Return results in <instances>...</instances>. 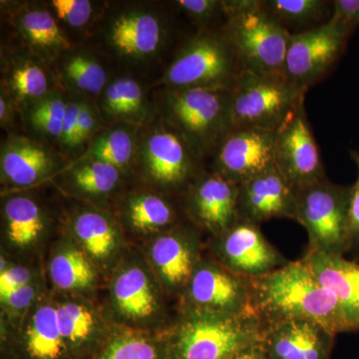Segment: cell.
I'll return each mask as SVG.
<instances>
[{
    "label": "cell",
    "mask_w": 359,
    "mask_h": 359,
    "mask_svg": "<svg viewBox=\"0 0 359 359\" xmlns=\"http://www.w3.org/2000/svg\"><path fill=\"white\" fill-rule=\"evenodd\" d=\"M1 172L16 186H30L53 171L56 158L49 149L25 137H11L2 145Z\"/></svg>",
    "instance_id": "cell-18"
},
{
    "label": "cell",
    "mask_w": 359,
    "mask_h": 359,
    "mask_svg": "<svg viewBox=\"0 0 359 359\" xmlns=\"http://www.w3.org/2000/svg\"><path fill=\"white\" fill-rule=\"evenodd\" d=\"M231 359H268L264 351L263 340L255 342L240 351Z\"/></svg>",
    "instance_id": "cell-45"
},
{
    "label": "cell",
    "mask_w": 359,
    "mask_h": 359,
    "mask_svg": "<svg viewBox=\"0 0 359 359\" xmlns=\"http://www.w3.org/2000/svg\"><path fill=\"white\" fill-rule=\"evenodd\" d=\"M308 90L290 83L283 75L243 71L230 89L233 129L276 131L299 104Z\"/></svg>",
    "instance_id": "cell-6"
},
{
    "label": "cell",
    "mask_w": 359,
    "mask_h": 359,
    "mask_svg": "<svg viewBox=\"0 0 359 359\" xmlns=\"http://www.w3.org/2000/svg\"><path fill=\"white\" fill-rule=\"evenodd\" d=\"M56 309L70 359H84L95 330L93 314L86 306L75 302H66L56 306Z\"/></svg>",
    "instance_id": "cell-25"
},
{
    "label": "cell",
    "mask_w": 359,
    "mask_h": 359,
    "mask_svg": "<svg viewBox=\"0 0 359 359\" xmlns=\"http://www.w3.org/2000/svg\"><path fill=\"white\" fill-rule=\"evenodd\" d=\"M6 233L11 244L26 248L43 233L44 219L39 204L25 196H15L4 204Z\"/></svg>",
    "instance_id": "cell-24"
},
{
    "label": "cell",
    "mask_w": 359,
    "mask_h": 359,
    "mask_svg": "<svg viewBox=\"0 0 359 359\" xmlns=\"http://www.w3.org/2000/svg\"><path fill=\"white\" fill-rule=\"evenodd\" d=\"M163 26L159 18L147 11H130L120 15L111 26L110 43L124 56L152 55L162 43Z\"/></svg>",
    "instance_id": "cell-19"
},
{
    "label": "cell",
    "mask_w": 359,
    "mask_h": 359,
    "mask_svg": "<svg viewBox=\"0 0 359 359\" xmlns=\"http://www.w3.org/2000/svg\"><path fill=\"white\" fill-rule=\"evenodd\" d=\"M273 165L297 190L327 178L304 102L276 130Z\"/></svg>",
    "instance_id": "cell-9"
},
{
    "label": "cell",
    "mask_w": 359,
    "mask_h": 359,
    "mask_svg": "<svg viewBox=\"0 0 359 359\" xmlns=\"http://www.w3.org/2000/svg\"><path fill=\"white\" fill-rule=\"evenodd\" d=\"M81 101L77 99H70L66 108L65 122H63L62 135L60 143L67 149L75 148V138H76V129L78 117H79Z\"/></svg>",
    "instance_id": "cell-43"
},
{
    "label": "cell",
    "mask_w": 359,
    "mask_h": 359,
    "mask_svg": "<svg viewBox=\"0 0 359 359\" xmlns=\"http://www.w3.org/2000/svg\"><path fill=\"white\" fill-rule=\"evenodd\" d=\"M50 275L56 287L66 290L87 289L96 276L88 259L74 249L63 250L52 259Z\"/></svg>",
    "instance_id": "cell-29"
},
{
    "label": "cell",
    "mask_w": 359,
    "mask_h": 359,
    "mask_svg": "<svg viewBox=\"0 0 359 359\" xmlns=\"http://www.w3.org/2000/svg\"><path fill=\"white\" fill-rule=\"evenodd\" d=\"M7 83L18 102L29 105L50 93L46 71L39 63L28 59L13 66L7 78Z\"/></svg>",
    "instance_id": "cell-31"
},
{
    "label": "cell",
    "mask_w": 359,
    "mask_h": 359,
    "mask_svg": "<svg viewBox=\"0 0 359 359\" xmlns=\"http://www.w3.org/2000/svg\"><path fill=\"white\" fill-rule=\"evenodd\" d=\"M92 359H169L165 344L131 332L112 335Z\"/></svg>",
    "instance_id": "cell-28"
},
{
    "label": "cell",
    "mask_w": 359,
    "mask_h": 359,
    "mask_svg": "<svg viewBox=\"0 0 359 359\" xmlns=\"http://www.w3.org/2000/svg\"><path fill=\"white\" fill-rule=\"evenodd\" d=\"M143 108V90L131 78L116 79L104 91L103 109L112 117H135L140 115Z\"/></svg>",
    "instance_id": "cell-34"
},
{
    "label": "cell",
    "mask_w": 359,
    "mask_h": 359,
    "mask_svg": "<svg viewBox=\"0 0 359 359\" xmlns=\"http://www.w3.org/2000/svg\"><path fill=\"white\" fill-rule=\"evenodd\" d=\"M68 100L59 93H50L29 105L27 118L37 133L60 141Z\"/></svg>",
    "instance_id": "cell-35"
},
{
    "label": "cell",
    "mask_w": 359,
    "mask_h": 359,
    "mask_svg": "<svg viewBox=\"0 0 359 359\" xmlns=\"http://www.w3.org/2000/svg\"><path fill=\"white\" fill-rule=\"evenodd\" d=\"M21 353L25 359H70L55 306L43 304L33 313Z\"/></svg>",
    "instance_id": "cell-21"
},
{
    "label": "cell",
    "mask_w": 359,
    "mask_h": 359,
    "mask_svg": "<svg viewBox=\"0 0 359 359\" xmlns=\"http://www.w3.org/2000/svg\"><path fill=\"white\" fill-rule=\"evenodd\" d=\"M74 231L78 240L94 259H107L115 250L117 244L115 229L109 219L99 212L87 211L78 215Z\"/></svg>",
    "instance_id": "cell-27"
},
{
    "label": "cell",
    "mask_w": 359,
    "mask_h": 359,
    "mask_svg": "<svg viewBox=\"0 0 359 359\" xmlns=\"http://www.w3.org/2000/svg\"><path fill=\"white\" fill-rule=\"evenodd\" d=\"M135 152V137L127 127H115L96 137L85 159L101 161L118 169L129 165Z\"/></svg>",
    "instance_id": "cell-30"
},
{
    "label": "cell",
    "mask_w": 359,
    "mask_h": 359,
    "mask_svg": "<svg viewBox=\"0 0 359 359\" xmlns=\"http://www.w3.org/2000/svg\"><path fill=\"white\" fill-rule=\"evenodd\" d=\"M186 311L238 316L256 313L250 278L218 262L200 261L185 287Z\"/></svg>",
    "instance_id": "cell-8"
},
{
    "label": "cell",
    "mask_w": 359,
    "mask_h": 359,
    "mask_svg": "<svg viewBox=\"0 0 359 359\" xmlns=\"http://www.w3.org/2000/svg\"><path fill=\"white\" fill-rule=\"evenodd\" d=\"M297 189L275 166L238 185V216L261 224L273 219H294Z\"/></svg>",
    "instance_id": "cell-14"
},
{
    "label": "cell",
    "mask_w": 359,
    "mask_h": 359,
    "mask_svg": "<svg viewBox=\"0 0 359 359\" xmlns=\"http://www.w3.org/2000/svg\"><path fill=\"white\" fill-rule=\"evenodd\" d=\"M62 75L73 88L96 95L106 86L107 72L95 58L87 54H73L65 59Z\"/></svg>",
    "instance_id": "cell-33"
},
{
    "label": "cell",
    "mask_w": 359,
    "mask_h": 359,
    "mask_svg": "<svg viewBox=\"0 0 359 359\" xmlns=\"http://www.w3.org/2000/svg\"><path fill=\"white\" fill-rule=\"evenodd\" d=\"M276 132L231 129L214 153L215 171L240 185L273 165Z\"/></svg>",
    "instance_id": "cell-12"
},
{
    "label": "cell",
    "mask_w": 359,
    "mask_h": 359,
    "mask_svg": "<svg viewBox=\"0 0 359 359\" xmlns=\"http://www.w3.org/2000/svg\"><path fill=\"white\" fill-rule=\"evenodd\" d=\"M215 237L212 250L218 263L244 278L268 275L290 262L266 240L257 224L238 219Z\"/></svg>",
    "instance_id": "cell-11"
},
{
    "label": "cell",
    "mask_w": 359,
    "mask_h": 359,
    "mask_svg": "<svg viewBox=\"0 0 359 359\" xmlns=\"http://www.w3.org/2000/svg\"><path fill=\"white\" fill-rule=\"evenodd\" d=\"M35 295V290L32 285H28L20 289L13 290L11 294L1 297V301L13 311H23L32 304L33 297Z\"/></svg>",
    "instance_id": "cell-44"
},
{
    "label": "cell",
    "mask_w": 359,
    "mask_h": 359,
    "mask_svg": "<svg viewBox=\"0 0 359 359\" xmlns=\"http://www.w3.org/2000/svg\"><path fill=\"white\" fill-rule=\"evenodd\" d=\"M32 273L25 266H14L1 271L0 275V295L11 294L13 290L29 285Z\"/></svg>",
    "instance_id": "cell-41"
},
{
    "label": "cell",
    "mask_w": 359,
    "mask_h": 359,
    "mask_svg": "<svg viewBox=\"0 0 359 359\" xmlns=\"http://www.w3.org/2000/svg\"><path fill=\"white\" fill-rule=\"evenodd\" d=\"M18 23L26 40L39 50L51 53L69 48V41L47 9H28L21 14Z\"/></svg>",
    "instance_id": "cell-26"
},
{
    "label": "cell",
    "mask_w": 359,
    "mask_h": 359,
    "mask_svg": "<svg viewBox=\"0 0 359 359\" xmlns=\"http://www.w3.org/2000/svg\"><path fill=\"white\" fill-rule=\"evenodd\" d=\"M259 4L290 34L325 25L332 13L327 0H259Z\"/></svg>",
    "instance_id": "cell-22"
},
{
    "label": "cell",
    "mask_w": 359,
    "mask_h": 359,
    "mask_svg": "<svg viewBox=\"0 0 359 359\" xmlns=\"http://www.w3.org/2000/svg\"><path fill=\"white\" fill-rule=\"evenodd\" d=\"M146 172L161 185L180 187L199 174V158L172 127H159L146 137L142 146Z\"/></svg>",
    "instance_id": "cell-15"
},
{
    "label": "cell",
    "mask_w": 359,
    "mask_h": 359,
    "mask_svg": "<svg viewBox=\"0 0 359 359\" xmlns=\"http://www.w3.org/2000/svg\"><path fill=\"white\" fill-rule=\"evenodd\" d=\"M11 103L9 102V97L6 92H1V97H0V120L1 124H6L11 117Z\"/></svg>",
    "instance_id": "cell-46"
},
{
    "label": "cell",
    "mask_w": 359,
    "mask_h": 359,
    "mask_svg": "<svg viewBox=\"0 0 359 359\" xmlns=\"http://www.w3.org/2000/svg\"><path fill=\"white\" fill-rule=\"evenodd\" d=\"M264 330L257 313L223 316L185 311L165 346L169 359H231L263 340Z\"/></svg>",
    "instance_id": "cell-2"
},
{
    "label": "cell",
    "mask_w": 359,
    "mask_h": 359,
    "mask_svg": "<svg viewBox=\"0 0 359 359\" xmlns=\"http://www.w3.org/2000/svg\"><path fill=\"white\" fill-rule=\"evenodd\" d=\"M98 119L96 111L91 104L81 101L79 117H78L76 138H75V148L88 140L93 132L95 131Z\"/></svg>",
    "instance_id": "cell-42"
},
{
    "label": "cell",
    "mask_w": 359,
    "mask_h": 359,
    "mask_svg": "<svg viewBox=\"0 0 359 359\" xmlns=\"http://www.w3.org/2000/svg\"><path fill=\"white\" fill-rule=\"evenodd\" d=\"M250 282L255 311L264 328L304 320L318 323L335 335L348 332L337 299L302 257Z\"/></svg>",
    "instance_id": "cell-1"
},
{
    "label": "cell",
    "mask_w": 359,
    "mask_h": 359,
    "mask_svg": "<svg viewBox=\"0 0 359 359\" xmlns=\"http://www.w3.org/2000/svg\"><path fill=\"white\" fill-rule=\"evenodd\" d=\"M113 295L119 311L134 320L152 316L157 306L147 276L136 266L118 276L113 285Z\"/></svg>",
    "instance_id": "cell-23"
},
{
    "label": "cell",
    "mask_w": 359,
    "mask_h": 359,
    "mask_svg": "<svg viewBox=\"0 0 359 359\" xmlns=\"http://www.w3.org/2000/svg\"><path fill=\"white\" fill-rule=\"evenodd\" d=\"M120 179V169L101 161L85 159L72 171L74 185L82 192L103 195L114 190Z\"/></svg>",
    "instance_id": "cell-36"
},
{
    "label": "cell",
    "mask_w": 359,
    "mask_h": 359,
    "mask_svg": "<svg viewBox=\"0 0 359 359\" xmlns=\"http://www.w3.org/2000/svg\"><path fill=\"white\" fill-rule=\"evenodd\" d=\"M151 256L163 280L172 289H185L200 262L195 237L183 231L157 238L151 249Z\"/></svg>",
    "instance_id": "cell-20"
},
{
    "label": "cell",
    "mask_w": 359,
    "mask_h": 359,
    "mask_svg": "<svg viewBox=\"0 0 359 359\" xmlns=\"http://www.w3.org/2000/svg\"><path fill=\"white\" fill-rule=\"evenodd\" d=\"M328 22L349 39L359 26V0H334Z\"/></svg>",
    "instance_id": "cell-37"
},
{
    "label": "cell",
    "mask_w": 359,
    "mask_h": 359,
    "mask_svg": "<svg viewBox=\"0 0 359 359\" xmlns=\"http://www.w3.org/2000/svg\"><path fill=\"white\" fill-rule=\"evenodd\" d=\"M242 65L223 28L189 40L165 72L170 88H231Z\"/></svg>",
    "instance_id": "cell-7"
},
{
    "label": "cell",
    "mask_w": 359,
    "mask_h": 359,
    "mask_svg": "<svg viewBox=\"0 0 359 359\" xmlns=\"http://www.w3.org/2000/svg\"><path fill=\"white\" fill-rule=\"evenodd\" d=\"M187 205L196 223L219 235L240 219L238 184L215 170L199 173L189 184Z\"/></svg>",
    "instance_id": "cell-13"
},
{
    "label": "cell",
    "mask_w": 359,
    "mask_h": 359,
    "mask_svg": "<svg viewBox=\"0 0 359 359\" xmlns=\"http://www.w3.org/2000/svg\"><path fill=\"white\" fill-rule=\"evenodd\" d=\"M177 6L188 14L190 18L197 21H209L214 20L219 14L226 18L224 1L218 0H179Z\"/></svg>",
    "instance_id": "cell-40"
},
{
    "label": "cell",
    "mask_w": 359,
    "mask_h": 359,
    "mask_svg": "<svg viewBox=\"0 0 359 359\" xmlns=\"http://www.w3.org/2000/svg\"><path fill=\"white\" fill-rule=\"evenodd\" d=\"M302 259L337 299L348 332L359 330V262L309 252Z\"/></svg>",
    "instance_id": "cell-17"
},
{
    "label": "cell",
    "mask_w": 359,
    "mask_h": 359,
    "mask_svg": "<svg viewBox=\"0 0 359 359\" xmlns=\"http://www.w3.org/2000/svg\"><path fill=\"white\" fill-rule=\"evenodd\" d=\"M231 88H170L164 100L168 125L197 157L214 155L233 129Z\"/></svg>",
    "instance_id": "cell-4"
},
{
    "label": "cell",
    "mask_w": 359,
    "mask_h": 359,
    "mask_svg": "<svg viewBox=\"0 0 359 359\" xmlns=\"http://www.w3.org/2000/svg\"><path fill=\"white\" fill-rule=\"evenodd\" d=\"M51 6L56 15L73 27L86 25L93 13L91 2L87 0H53Z\"/></svg>",
    "instance_id": "cell-39"
},
{
    "label": "cell",
    "mask_w": 359,
    "mask_h": 359,
    "mask_svg": "<svg viewBox=\"0 0 359 359\" xmlns=\"http://www.w3.org/2000/svg\"><path fill=\"white\" fill-rule=\"evenodd\" d=\"M223 27L243 71L283 75L290 33L262 8L259 0L224 1Z\"/></svg>",
    "instance_id": "cell-3"
},
{
    "label": "cell",
    "mask_w": 359,
    "mask_h": 359,
    "mask_svg": "<svg viewBox=\"0 0 359 359\" xmlns=\"http://www.w3.org/2000/svg\"><path fill=\"white\" fill-rule=\"evenodd\" d=\"M349 39L330 22L290 34L283 76L290 83L308 90L332 69Z\"/></svg>",
    "instance_id": "cell-10"
},
{
    "label": "cell",
    "mask_w": 359,
    "mask_h": 359,
    "mask_svg": "<svg viewBox=\"0 0 359 359\" xmlns=\"http://www.w3.org/2000/svg\"><path fill=\"white\" fill-rule=\"evenodd\" d=\"M334 339L318 323L292 320L264 328L263 344L268 359H332Z\"/></svg>",
    "instance_id": "cell-16"
},
{
    "label": "cell",
    "mask_w": 359,
    "mask_h": 359,
    "mask_svg": "<svg viewBox=\"0 0 359 359\" xmlns=\"http://www.w3.org/2000/svg\"><path fill=\"white\" fill-rule=\"evenodd\" d=\"M349 200L351 186L327 178L297 189L294 221L308 233L306 252L349 255Z\"/></svg>",
    "instance_id": "cell-5"
},
{
    "label": "cell",
    "mask_w": 359,
    "mask_h": 359,
    "mask_svg": "<svg viewBox=\"0 0 359 359\" xmlns=\"http://www.w3.org/2000/svg\"><path fill=\"white\" fill-rule=\"evenodd\" d=\"M128 218L132 226L138 230L154 231L173 224L176 212L159 196L143 194L130 200Z\"/></svg>",
    "instance_id": "cell-32"
},
{
    "label": "cell",
    "mask_w": 359,
    "mask_h": 359,
    "mask_svg": "<svg viewBox=\"0 0 359 359\" xmlns=\"http://www.w3.org/2000/svg\"><path fill=\"white\" fill-rule=\"evenodd\" d=\"M356 167L355 182L351 186L349 200V255L359 262V149L351 151Z\"/></svg>",
    "instance_id": "cell-38"
}]
</instances>
